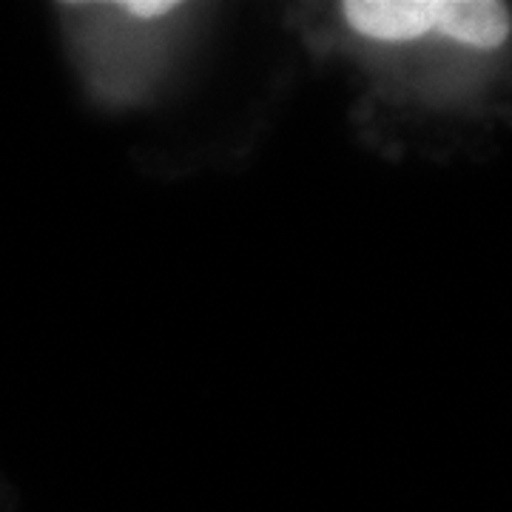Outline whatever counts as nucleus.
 <instances>
[{
    "label": "nucleus",
    "instance_id": "obj_1",
    "mask_svg": "<svg viewBox=\"0 0 512 512\" xmlns=\"http://www.w3.org/2000/svg\"><path fill=\"white\" fill-rule=\"evenodd\" d=\"M444 0H348L345 18L359 35L376 40H416L441 26Z\"/></svg>",
    "mask_w": 512,
    "mask_h": 512
},
{
    "label": "nucleus",
    "instance_id": "obj_2",
    "mask_svg": "<svg viewBox=\"0 0 512 512\" xmlns=\"http://www.w3.org/2000/svg\"><path fill=\"white\" fill-rule=\"evenodd\" d=\"M439 29L467 46L495 49L510 35V6L493 0H444Z\"/></svg>",
    "mask_w": 512,
    "mask_h": 512
},
{
    "label": "nucleus",
    "instance_id": "obj_3",
    "mask_svg": "<svg viewBox=\"0 0 512 512\" xmlns=\"http://www.w3.org/2000/svg\"><path fill=\"white\" fill-rule=\"evenodd\" d=\"M120 9L134 18H163L177 9V3L174 0H128V3H120Z\"/></svg>",
    "mask_w": 512,
    "mask_h": 512
}]
</instances>
